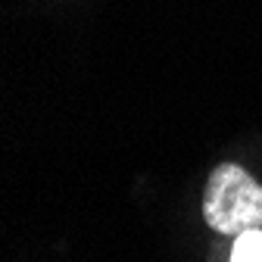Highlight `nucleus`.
<instances>
[{"instance_id": "1", "label": "nucleus", "mask_w": 262, "mask_h": 262, "mask_svg": "<svg viewBox=\"0 0 262 262\" xmlns=\"http://www.w3.org/2000/svg\"><path fill=\"white\" fill-rule=\"evenodd\" d=\"M203 219L219 234H244L262 228V187L234 162L212 169L203 193Z\"/></svg>"}, {"instance_id": "2", "label": "nucleus", "mask_w": 262, "mask_h": 262, "mask_svg": "<svg viewBox=\"0 0 262 262\" xmlns=\"http://www.w3.org/2000/svg\"><path fill=\"white\" fill-rule=\"evenodd\" d=\"M228 262H262V228L237 234L234 247H231V259H228Z\"/></svg>"}]
</instances>
